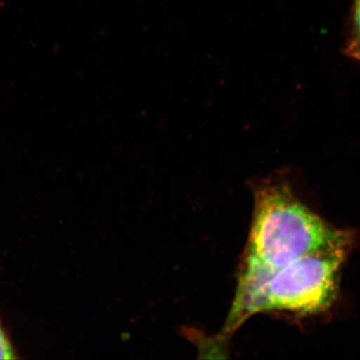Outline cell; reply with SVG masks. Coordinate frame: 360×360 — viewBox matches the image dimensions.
<instances>
[{"label": "cell", "mask_w": 360, "mask_h": 360, "mask_svg": "<svg viewBox=\"0 0 360 360\" xmlns=\"http://www.w3.org/2000/svg\"><path fill=\"white\" fill-rule=\"evenodd\" d=\"M15 355L4 329L0 326V359H14Z\"/></svg>", "instance_id": "cell-4"}, {"label": "cell", "mask_w": 360, "mask_h": 360, "mask_svg": "<svg viewBox=\"0 0 360 360\" xmlns=\"http://www.w3.org/2000/svg\"><path fill=\"white\" fill-rule=\"evenodd\" d=\"M345 53L360 63V0H355L345 41Z\"/></svg>", "instance_id": "cell-3"}, {"label": "cell", "mask_w": 360, "mask_h": 360, "mask_svg": "<svg viewBox=\"0 0 360 360\" xmlns=\"http://www.w3.org/2000/svg\"><path fill=\"white\" fill-rule=\"evenodd\" d=\"M333 231L290 191L267 186L257 191L248 259L281 267L333 243Z\"/></svg>", "instance_id": "cell-2"}, {"label": "cell", "mask_w": 360, "mask_h": 360, "mask_svg": "<svg viewBox=\"0 0 360 360\" xmlns=\"http://www.w3.org/2000/svg\"><path fill=\"white\" fill-rule=\"evenodd\" d=\"M345 236L290 264L270 267L245 258L236 300L225 326L231 335L258 312H319L333 302L345 257Z\"/></svg>", "instance_id": "cell-1"}]
</instances>
